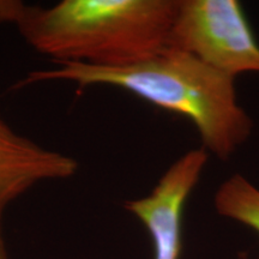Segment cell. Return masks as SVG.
<instances>
[{
  "mask_svg": "<svg viewBox=\"0 0 259 259\" xmlns=\"http://www.w3.org/2000/svg\"><path fill=\"white\" fill-rule=\"evenodd\" d=\"M51 80L79 88L116 87L184 115L198 130L205 150L222 160L231 157L252 132L251 118L236 101L234 77L185 52L167 48L150 59L120 67L61 63L54 69L32 71L16 87Z\"/></svg>",
  "mask_w": 259,
  "mask_h": 259,
  "instance_id": "7a4b0ae2",
  "label": "cell"
},
{
  "mask_svg": "<svg viewBox=\"0 0 259 259\" xmlns=\"http://www.w3.org/2000/svg\"><path fill=\"white\" fill-rule=\"evenodd\" d=\"M206 161L208 151L204 148L187 151L168 168L149 196L125 204L147 227L153 240L154 259H179L184 208Z\"/></svg>",
  "mask_w": 259,
  "mask_h": 259,
  "instance_id": "277c9868",
  "label": "cell"
},
{
  "mask_svg": "<svg viewBox=\"0 0 259 259\" xmlns=\"http://www.w3.org/2000/svg\"><path fill=\"white\" fill-rule=\"evenodd\" d=\"M78 162L18 134L0 116V259H9L3 239V215L9 204L37 184L65 180Z\"/></svg>",
  "mask_w": 259,
  "mask_h": 259,
  "instance_id": "5b68a950",
  "label": "cell"
},
{
  "mask_svg": "<svg viewBox=\"0 0 259 259\" xmlns=\"http://www.w3.org/2000/svg\"><path fill=\"white\" fill-rule=\"evenodd\" d=\"M178 0H63L48 9L0 0V24H15L57 64L120 67L167 50Z\"/></svg>",
  "mask_w": 259,
  "mask_h": 259,
  "instance_id": "6da1fadb",
  "label": "cell"
},
{
  "mask_svg": "<svg viewBox=\"0 0 259 259\" xmlns=\"http://www.w3.org/2000/svg\"><path fill=\"white\" fill-rule=\"evenodd\" d=\"M167 48L234 78L259 72V44L236 0H178Z\"/></svg>",
  "mask_w": 259,
  "mask_h": 259,
  "instance_id": "3957f363",
  "label": "cell"
},
{
  "mask_svg": "<svg viewBox=\"0 0 259 259\" xmlns=\"http://www.w3.org/2000/svg\"><path fill=\"white\" fill-rule=\"evenodd\" d=\"M215 206L222 216L250 227L259 234V190L242 176H233L219 187Z\"/></svg>",
  "mask_w": 259,
  "mask_h": 259,
  "instance_id": "8992f818",
  "label": "cell"
}]
</instances>
